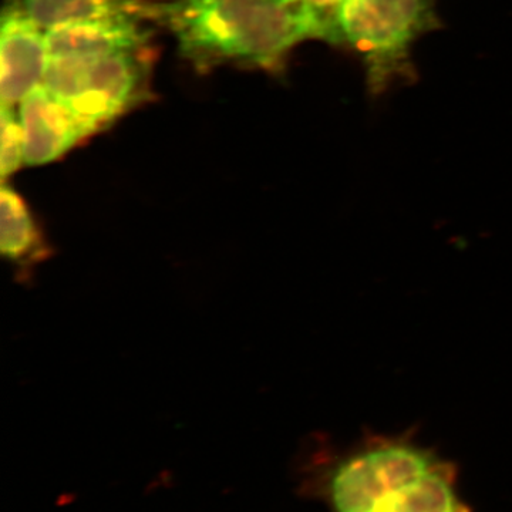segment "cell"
Returning a JSON list of instances; mask_svg holds the SVG:
<instances>
[{
  "label": "cell",
  "instance_id": "6da1fadb",
  "mask_svg": "<svg viewBox=\"0 0 512 512\" xmlns=\"http://www.w3.org/2000/svg\"><path fill=\"white\" fill-rule=\"evenodd\" d=\"M158 22L200 67L238 62L274 70L293 47L315 39L299 0H175L160 3Z\"/></svg>",
  "mask_w": 512,
  "mask_h": 512
},
{
  "label": "cell",
  "instance_id": "7a4b0ae2",
  "mask_svg": "<svg viewBox=\"0 0 512 512\" xmlns=\"http://www.w3.org/2000/svg\"><path fill=\"white\" fill-rule=\"evenodd\" d=\"M151 60L150 47L106 56H50L43 87L93 137L147 100Z\"/></svg>",
  "mask_w": 512,
  "mask_h": 512
},
{
  "label": "cell",
  "instance_id": "3957f363",
  "mask_svg": "<svg viewBox=\"0 0 512 512\" xmlns=\"http://www.w3.org/2000/svg\"><path fill=\"white\" fill-rule=\"evenodd\" d=\"M437 28L434 0H345L340 15L343 45L362 57L375 96L413 79L412 47Z\"/></svg>",
  "mask_w": 512,
  "mask_h": 512
},
{
  "label": "cell",
  "instance_id": "277c9868",
  "mask_svg": "<svg viewBox=\"0 0 512 512\" xmlns=\"http://www.w3.org/2000/svg\"><path fill=\"white\" fill-rule=\"evenodd\" d=\"M29 18L20 0H8L0 18V101L13 107L43 86L49 49L46 32Z\"/></svg>",
  "mask_w": 512,
  "mask_h": 512
},
{
  "label": "cell",
  "instance_id": "5b68a950",
  "mask_svg": "<svg viewBox=\"0 0 512 512\" xmlns=\"http://www.w3.org/2000/svg\"><path fill=\"white\" fill-rule=\"evenodd\" d=\"M19 121L26 165L52 163L92 137L76 114L43 86L20 103Z\"/></svg>",
  "mask_w": 512,
  "mask_h": 512
},
{
  "label": "cell",
  "instance_id": "8992f818",
  "mask_svg": "<svg viewBox=\"0 0 512 512\" xmlns=\"http://www.w3.org/2000/svg\"><path fill=\"white\" fill-rule=\"evenodd\" d=\"M357 512H470L458 497L456 468L439 460L377 488Z\"/></svg>",
  "mask_w": 512,
  "mask_h": 512
},
{
  "label": "cell",
  "instance_id": "52a82bcc",
  "mask_svg": "<svg viewBox=\"0 0 512 512\" xmlns=\"http://www.w3.org/2000/svg\"><path fill=\"white\" fill-rule=\"evenodd\" d=\"M146 20L119 18L60 26L46 32L50 56H106L150 47Z\"/></svg>",
  "mask_w": 512,
  "mask_h": 512
},
{
  "label": "cell",
  "instance_id": "ba28073f",
  "mask_svg": "<svg viewBox=\"0 0 512 512\" xmlns=\"http://www.w3.org/2000/svg\"><path fill=\"white\" fill-rule=\"evenodd\" d=\"M29 18L47 30L101 19H160V3L148 0H20Z\"/></svg>",
  "mask_w": 512,
  "mask_h": 512
},
{
  "label": "cell",
  "instance_id": "9c48e42d",
  "mask_svg": "<svg viewBox=\"0 0 512 512\" xmlns=\"http://www.w3.org/2000/svg\"><path fill=\"white\" fill-rule=\"evenodd\" d=\"M2 210V254L16 264H32L46 256L45 239L36 227L25 200L3 181L0 192Z\"/></svg>",
  "mask_w": 512,
  "mask_h": 512
},
{
  "label": "cell",
  "instance_id": "30bf717a",
  "mask_svg": "<svg viewBox=\"0 0 512 512\" xmlns=\"http://www.w3.org/2000/svg\"><path fill=\"white\" fill-rule=\"evenodd\" d=\"M0 140V171L5 181L9 175L15 174L25 165L22 127L13 107L2 106L0 111Z\"/></svg>",
  "mask_w": 512,
  "mask_h": 512
},
{
  "label": "cell",
  "instance_id": "8fae6325",
  "mask_svg": "<svg viewBox=\"0 0 512 512\" xmlns=\"http://www.w3.org/2000/svg\"><path fill=\"white\" fill-rule=\"evenodd\" d=\"M313 29L315 39L325 40L332 45H343L340 30L345 0H299Z\"/></svg>",
  "mask_w": 512,
  "mask_h": 512
},
{
  "label": "cell",
  "instance_id": "7c38bea8",
  "mask_svg": "<svg viewBox=\"0 0 512 512\" xmlns=\"http://www.w3.org/2000/svg\"><path fill=\"white\" fill-rule=\"evenodd\" d=\"M285 2H298V0H285Z\"/></svg>",
  "mask_w": 512,
  "mask_h": 512
}]
</instances>
